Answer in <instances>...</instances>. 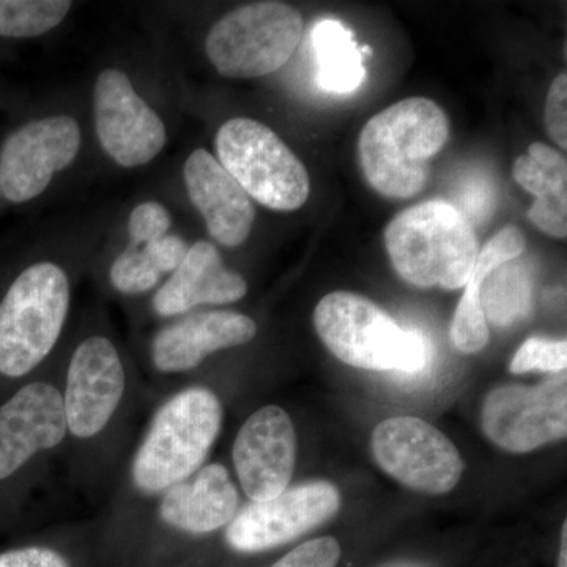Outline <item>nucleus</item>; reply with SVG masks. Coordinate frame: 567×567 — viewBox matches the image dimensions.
Here are the masks:
<instances>
[{
	"label": "nucleus",
	"mask_w": 567,
	"mask_h": 567,
	"mask_svg": "<svg viewBox=\"0 0 567 567\" xmlns=\"http://www.w3.org/2000/svg\"><path fill=\"white\" fill-rule=\"evenodd\" d=\"M80 148V125L69 115L25 123L0 148V194L13 204L35 199Z\"/></svg>",
	"instance_id": "11"
},
{
	"label": "nucleus",
	"mask_w": 567,
	"mask_h": 567,
	"mask_svg": "<svg viewBox=\"0 0 567 567\" xmlns=\"http://www.w3.org/2000/svg\"><path fill=\"white\" fill-rule=\"evenodd\" d=\"M525 249L520 230L507 226L480 249L475 268L465 286L451 323L450 338L454 349L465 354L481 352L488 344V324L481 306L480 287L483 279L499 265L517 259Z\"/></svg>",
	"instance_id": "20"
},
{
	"label": "nucleus",
	"mask_w": 567,
	"mask_h": 567,
	"mask_svg": "<svg viewBox=\"0 0 567 567\" xmlns=\"http://www.w3.org/2000/svg\"><path fill=\"white\" fill-rule=\"evenodd\" d=\"M341 558V546L331 536L308 540L279 559L271 567H336Z\"/></svg>",
	"instance_id": "29"
},
{
	"label": "nucleus",
	"mask_w": 567,
	"mask_h": 567,
	"mask_svg": "<svg viewBox=\"0 0 567 567\" xmlns=\"http://www.w3.org/2000/svg\"><path fill=\"white\" fill-rule=\"evenodd\" d=\"M558 567H567V522L563 524L561 547H559Z\"/></svg>",
	"instance_id": "34"
},
{
	"label": "nucleus",
	"mask_w": 567,
	"mask_h": 567,
	"mask_svg": "<svg viewBox=\"0 0 567 567\" xmlns=\"http://www.w3.org/2000/svg\"><path fill=\"white\" fill-rule=\"evenodd\" d=\"M125 391V369L117 349L103 336L85 339L71 358L65 405L66 427L91 439L106 427Z\"/></svg>",
	"instance_id": "14"
},
{
	"label": "nucleus",
	"mask_w": 567,
	"mask_h": 567,
	"mask_svg": "<svg viewBox=\"0 0 567 567\" xmlns=\"http://www.w3.org/2000/svg\"><path fill=\"white\" fill-rule=\"evenodd\" d=\"M319 62V84L323 91L350 93L364 80L363 58L353 32L336 20L320 21L312 32Z\"/></svg>",
	"instance_id": "21"
},
{
	"label": "nucleus",
	"mask_w": 567,
	"mask_h": 567,
	"mask_svg": "<svg viewBox=\"0 0 567 567\" xmlns=\"http://www.w3.org/2000/svg\"><path fill=\"white\" fill-rule=\"evenodd\" d=\"M0 567H70L58 551L44 547L14 548L0 554Z\"/></svg>",
	"instance_id": "33"
},
{
	"label": "nucleus",
	"mask_w": 567,
	"mask_h": 567,
	"mask_svg": "<svg viewBox=\"0 0 567 567\" xmlns=\"http://www.w3.org/2000/svg\"><path fill=\"white\" fill-rule=\"evenodd\" d=\"M450 140L445 112L432 100H402L374 115L358 140L365 181L382 196L410 199L423 192L431 162Z\"/></svg>",
	"instance_id": "1"
},
{
	"label": "nucleus",
	"mask_w": 567,
	"mask_h": 567,
	"mask_svg": "<svg viewBox=\"0 0 567 567\" xmlns=\"http://www.w3.org/2000/svg\"><path fill=\"white\" fill-rule=\"evenodd\" d=\"M533 290L535 284L527 264L517 257L499 265L480 287L481 306L487 322L505 328L527 319L533 311Z\"/></svg>",
	"instance_id": "22"
},
{
	"label": "nucleus",
	"mask_w": 567,
	"mask_h": 567,
	"mask_svg": "<svg viewBox=\"0 0 567 567\" xmlns=\"http://www.w3.org/2000/svg\"><path fill=\"white\" fill-rule=\"evenodd\" d=\"M514 178L522 188L536 199L567 189V163L565 156L546 144L529 145L527 156L514 163Z\"/></svg>",
	"instance_id": "24"
},
{
	"label": "nucleus",
	"mask_w": 567,
	"mask_h": 567,
	"mask_svg": "<svg viewBox=\"0 0 567 567\" xmlns=\"http://www.w3.org/2000/svg\"><path fill=\"white\" fill-rule=\"evenodd\" d=\"M93 106L100 144L115 163L122 167L144 166L162 153L166 126L123 71L100 73Z\"/></svg>",
	"instance_id": "12"
},
{
	"label": "nucleus",
	"mask_w": 567,
	"mask_h": 567,
	"mask_svg": "<svg viewBox=\"0 0 567 567\" xmlns=\"http://www.w3.org/2000/svg\"><path fill=\"white\" fill-rule=\"evenodd\" d=\"M372 454L383 472L421 494H447L464 473L454 443L420 417L382 421L372 434Z\"/></svg>",
	"instance_id": "8"
},
{
	"label": "nucleus",
	"mask_w": 567,
	"mask_h": 567,
	"mask_svg": "<svg viewBox=\"0 0 567 567\" xmlns=\"http://www.w3.org/2000/svg\"><path fill=\"white\" fill-rule=\"evenodd\" d=\"M385 244L398 275L423 289L465 287L480 254L472 224L445 200L399 213L388 224Z\"/></svg>",
	"instance_id": "2"
},
{
	"label": "nucleus",
	"mask_w": 567,
	"mask_h": 567,
	"mask_svg": "<svg viewBox=\"0 0 567 567\" xmlns=\"http://www.w3.org/2000/svg\"><path fill=\"white\" fill-rule=\"evenodd\" d=\"M246 292L245 279L224 265L218 249L208 241H197L156 292L153 308L159 316L173 317L197 306L235 303Z\"/></svg>",
	"instance_id": "18"
},
{
	"label": "nucleus",
	"mask_w": 567,
	"mask_h": 567,
	"mask_svg": "<svg viewBox=\"0 0 567 567\" xmlns=\"http://www.w3.org/2000/svg\"><path fill=\"white\" fill-rule=\"evenodd\" d=\"M215 147L224 169L264 207L293 212L308 200V171L264 123L230 118L216 133Z\"/></svg>",
	"instance_id": "6"
},
{
	"label": "nucleus",
	"mask_w": 567,
	"mask_h": 567,
	"mask_svg": "<svg viewBox=\"0 0 567 567\" xmlns=\"http://www.w3.org/2000/svg\"><path fill=\"white\" fill-rule=\"evenodd\" d=\"M546 126L551 140L563 151L567 148V76L559 74L548 91L546 103Z\"/></svg>",
	"instance_id": "31"
},
{
	"label": "nucleus",
	"mask_w": 567,
	"mask_h": 567,
	"mask_svg": "<svg viewBox=\"0 0 567 567\" xmlns=\"http://www.w3.org/2000/svg\"><path fill=\"white\" fill-rule=\"evenodd\" d=\"M567 365V342L529 338L522 344L511 361L513 374L529 371L565 372Z\"/></svg>",
	"instance_id": "26"
},
{
	"label": "nucleus",
	"mask_w": 567,
	"mask_h": 567,
	"mask_svg": "<svg viewBox=\"0 0 567 567\" xmlns=\"http://www.w3.org/2000/svg\"><path fill=\"white\" fill-rule=\"evenodd\" d=\"M256 334L251 317L229 311L199 312L156 336L153 363L163 372L192 371L208 354L248 344Z\"/></svg>",
	"instance_id": "17"
},
{
	"label": "nucleus",
	"mask_w": 567,
	"mask_h": 567,
	"mask_svg": "<svg viewBox=\"0 0 567 567\" xmlns=\"http://www.w3.org/2000/svg\"><path fill=\"white\" fill-rule=\"evenodd\" d=\"M338 487L327 481H309L287 487L267 502H252L227 527V544L241 554H257L292 543L338 513Z\"/></svg>",
	"instance_id": "10"
},
{
	"label": "nucleus",
	"mask_w": 567,
	"mask_h": 567,
	"mask_svg": "<svg viewBox=\"0 0 567 567\" xmlns=\"http://www.w3.org/2000/svg\"><path fill=\"white\" fill-rule=\"evenodd\" d=\"M223 423L219 399L207 388H188L158 410L134 457L133 480L158 494L199 472Z\"/></svg>",
	"instance_id": "4"
},
{
	"label": "nucleus",
	"mask_w": 567,
	"mask_h": 567,
	"mask_svg": "<svg viewBox=\"0 0 567 567\" xmlns=\"http://www.w3.org/2000/svg\"><path fill=\"white\" fill-rule=\"evenodd\" d=\"M73 3L66 0H0V37L33 39L58 28Z\"/></svg>",
	"instance_id": "23"
},
{
	"label": "nucleus",
	"mask_w": 567,
	"mask_h": 567,
	"mask_svg": "<svg viewBox=\"0 0 567 567\" xmlns=\"http://www.w3.org/2000/svg\"><path fill=\"white\" fill-rule=\"evenodd\" d=\"M528 218L543 233L555 238H566L567 189L535 199V204L529 208Z\"/></svg>",
	"instance_id": "30"
},
{
	"label": "nucleus",
	"mask_w": 567,
	"mask_h": 567,
	"mask_svg": "<svg viewBox=\"0 0 567 567\" xmlns=\"http://www.w3.org/2000/svg\"><path fill=\"white\" fill-rule=\"evenodd\" d=\"M141 249L155 265L156 270L164 276L177 270L178 265L183 262L186 254H188L189 246L178 235L167 234L166 237L159 238L153 244L144 245Z\"/></svg>",
	"instance_id": "32"
},
{
	"label": "nucleus",
	"mask_w": 567,
	"mask_h": 567,
	"mask_svg": "<svg viewBox=\"0 0 567 567\" xmlns=\"http://www.w3.org/2000/svg\"><path fill=\"white\" fill-rule=\"evenodd\" d=\"M372 48L371 47H368V44H363V47H360V54H361V58L365 59V58H371L372 55Z\"/></svg>",
	"instance_id": "35"
},
{
	"label": "nucleus",
	"mask_w": 567,
	"mask_h": 567,
	"mask_svg": "<svg viewBox=\"0 0 567 567\" xmlns=\"http://www.w3.org/2000/svg\"><path fill=\"white\" fill-rule=\"evenodd\" d=\"M186 192L194 207L207 224L208 233L218 244L240 246L251 234L254 212L251 199L215 156L197 148L185 163Z\"/></svg>",
	"instance_id": "16"
},
{
	"label": "nucleus",
	"mask_w": 567,
	"mask_h": 567,
	"mask_svg": "<svg viewBox=\"0 0 567 567\" xmlns=\"http://www.w3.org/2000/svg\"><path fill=\"white\" fill-rule=\"evenodd\" d=\"M70 284L59 265L25 268L0 301V374H29L54 349L69 315Z\"/></svg>",
	"instance_id": "5"
},
{
	"label": "nucleus",
	"mask_w": 567,
	"mask_h": 567,
	"mask_svg": "<svg viewBox=\"0 0 567 567\" xmlns=\"http://www.w3.org/2000/svg\"><path fill=\"white\" fill-rule=\"evenodd\" d=\"M65 432V405L58 388L39 382L21 388L0 405V481L40 451L58 446Z\"/></svg>",
	"instance_id": "15"
},
{
	"label": "nucleus",
	"mask_w": 567,
	"mask_h": 567,
	"mask_svg": "<svg viewBox=\"0 0 567 567\" xmlns=\"http://www.w3.org/2000/svg\"><path fill=\"white\" fill-rule=\"evenodd\" d=\"M163 275L156 270L140 246L128 245L111 267V282L118 292L137 295L147 292L158 284Z\"/></svg>",
	"instance_id": "25"
},
{
	"label": "nucleus",
	"mask_w": 567,
	"mask_h": 567,
	"mask_svg": "<svg viewBox=\"0 0 567 567\" xmlns=\"http://www.w3.org/2000/svg\"><path fill=\"white\" fill-rule=\"evenodd\" d=\"M319 338L342 363L368 371L416 374L429 360V342L405 331L363 295L328 293L315 311Z\"/></svg>",
	"instance_id": "3"
},
{
	"label": "nucleus",
	"mask_w": 567,
	"mask_h": 567,
	"mask_svg": "<svg viewBox=\"0 0 567 567\" xmlns=\"http://www.w3.org/2000/svg\"><path fill=\"white\" fill-rule=\"evenodd\" d=\"M483 431L495 446L524 454L565 439L566 374L537 386H498L483 404Z\"/></svg>",
	"instance_id": "9"
},
{
	"label": "nucleus",
	"mask_w": 567,
	"mask_h": 567,
	"mask_svg": "<svg viewBox=\"0 0 567 567\" xmlns=\"http://www.w3.org/2000/svg\"><path fill=\"white\" fill-rule=\"evenodd\" d=\"M169 212L158 203H144L134 208L130 216L128 234L130 244L144 246L166 237L169 233Z\"/></svg>",
	"instance_id": "28"
},
{
	"label": "nucleus",
	"mask_w": 567,
	"mask_h": 567,
	"mask_svg": "<svg viewBox=\"0 0 567 567\" xmlns=\"http://www.w3.org/2000/svg\"><path fill=\"white\" fill-rule=\"evenodd\" d=\"M234 464L252 502L281 495L292 481L297 435L289 413L268 405L246 420L234 443Z\"/></svg>",
	"instance_id": "13"
},
{
	"label": "nucleus",
	"mask_w": 567,
	"mask_h": 567,
	"mask_svg": "<svg viewBox=\"0 0 567 567\" xmlns=\"http://www.w3.org/2000/svg\"><path fill=\"white\" fill-rule=\"evenodd\" d=\"M159 514L171 527L205 535L230 524L237 516L238 492L226 466L210 464L193 480L167 488Z\"/></svg>",
	"instance_id": "19"
},
{
	"label": "nucleus",
	"mask_w": 567,
	"mask_h": 567,
	"mask_svg": "<svg viewBox=\"0 0 567 567\" xmlns=\"http://www.w3.org/2000/svg\"><path fill=\"white\" fill-rule=\"evenodd\" d=\"M457 203L451 204L465 216L470 224H483L495 212L494 183L486 175L473 174L462 181L457 188Z\"/></svg>",
	"instance_id": "27"
},
{
	"label": "nucleus",
	"mask_w": 567,
	"mask_h": 567,
	"mask_svg": "<svg viewBox=\"0 0 567 567\" xmlns=\"http://www.w3.org/2000/svg\"><path fill=\"white\" fill-rule=\"evenodd\" d=\"M303 37V18L282 2L238 7L221 18L205 40L216 71L233 80L275 73L292 58Z\"/></svg>",
	"instance_id": "7"
}]
</instances>
